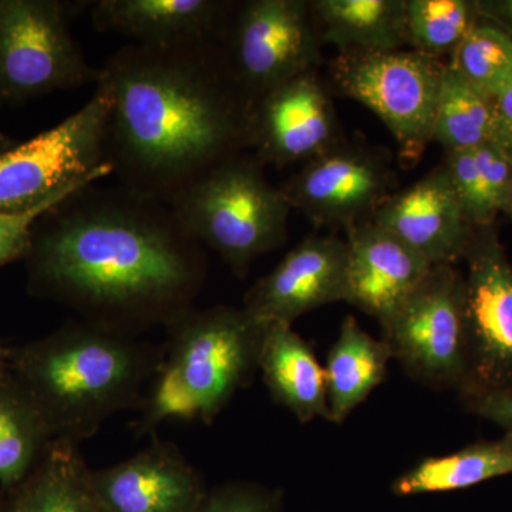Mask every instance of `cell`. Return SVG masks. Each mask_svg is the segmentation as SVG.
I'll return each mask as SVG.
<instances>
[{"label":"cell","instance_id":"obj_1","mask_svg":"<svg viewBox=\"0 0 512 512\" xmlns=\"http://www.w3.org/2000/svg\"><path fill=\"white\" fill-rule=\"evenodd\" d=\"M49 215L26 255L42 295L131 336L192 308L207 261L170 205L90 185Z\"/></svg>","mask_w":512,"mask_h":512},{"label":"cell","instance_id":"obj_2","mask_svg":"<svg viewBox=\"0 0 512 512\" xmlns=\"http://www.w3.org/2000/svg\"><path fill=\"white\" fill-rule=\"evenodd\" d=\"M109 87V157L123 188L170 205L251 147L254 99L221 42L121 47L101 67Z\"/></svg>","mask_w":512,"mask_h":512},{"label":"cell","instance_id":"obj_3","mask_svg":"<svg viewBox=\"0 0 512 512\" xmlns=\"http://www.w3.org/2000/svg\"><path fill=\"white\" fill-rule=\"evenodd\" d=\"M164 355L134 336L82 320L10 353V372L53 439L79 444L111 417L141 406Z\"/></svg>","mask_w":512,"mask_h":512},{"label":"cell","instance_id":"obj_4","mask_svg":"<svg viewBox=\"0 0 512 512\" xmlns=\"http://www.w3.org/2000/svg\"><path fill=\"white\" fill-rule=\"evenodd\" d=\"M170 207L190 237L217 252L239 276L284 244L292 211L284 191L266 178L264 164L242 153L215 165Z\"/></svg>","mask_w":512,"mask_h":512},{"label":"cell","instance_id":"obj_5","mask_svg":"<svg viewBox=\"0 0 512 512\" xmlns=\"http://www.w3.org/2000/svg\"><path fill=\"white\" fill-rule=\"evenodd\" d=\"M111 96L101 80L92 99L32 140L0 150V212L20 214L113 174L109 157Z\"/></svg>","mask_w":512,"mask_h":512},{"label":"cell","instance_id":"obj_6","mask_svg":"<svg viewBox=\"0 0 512 512\" xmlns=\"http://www.w3.org/2000/svg\"><path fill=\"white\" fill-rule=\"evenodd\" d=\"M380 328L407 375L431 389L461 393L468 373L464 278L453 265L433 266Z\"/></svg>","mask_w":512,"mask_h":512},{"label":"cell","instance_id":"obj_7","mask_svg":"<svg viewBox=\"0 0 512 512\" xmlns=\"http://www.w3.org/2000/svg\"><path fill=\"white\" fill-rule=\"evenodd\" d=\"M79 3L0 0V99L22 101L100 82L70 32Z\"/></svg>","mask_w":512,"mask_h":512},{"label":"cell","instance_id":"obj_8","mask_svg":"<svg viewBox=\"0 0 512 512\" xmlns=\"http://www.w3.org/2000/svg\"><path fill=\"white\" fill-rule=\"evenodd\" d=\"M444 67L416 50H353L335 57L330 77L340 93L373 111L412 158L433 143Z\"/></svg>","mask_w":512,"mask_h":512},{"label":"cell","instance_id":"obj_9","mask_svg":"<svg viewBox=\"0 0 512 512\" xmlns=\"http://www.w3.org/2000/svg\"><path fill=\"white\" fill-rule=\"evenodd\" d=\"M165 362L174 367L200 407L214 420L258 369L265 326L244 308H191L167 326Z\"/></svg>","mask_w":512,"mask_h":512},{"label":"cell","instance_id":"obj_10","mask_svg":"<svg viewBox=\"0 0 512 512\" xmlns=\"http://www.w3.org/2000/svg\"><path fill=\"white\" fill-rule=\"evenodd\" d=\"M229 67L256 99L320 62L319 36L305 0H251L229 18L221 40Z\"/></svg>","mask_w":512,"mask_h":512},{"label":"cell","instance_id":"obj_11","mask_svg":"<svg viewBox=\"0 0 512 512\" xmlns=\"http://www.w3.org/2000/svg\"><path fill=\"white\" fill-rule=\"evenodd\" d=\"M468 373L461 394L512 387V265L491 227L474 229L466 254Z\"/></svg>","mask_w":512,"mask_h":512},{"label":"cell","instance_id":"obj_12","mask_svg":"<svg viewBox=\"0 0 512 512\" xmlns=\"http://www.w3.org/2000/svg\"><path fill=\"white\" fill-rule=\"evenodd\" d=\"M393 174L370 148L340 143L305 163L284 188L292 210L319 227L348 229L370 220L392 190Z\"/></svg>","mask_w":512,"mask_h":512},{"label":"cell","instance_id":"obj_13","mask_svg":"<svg viewBox=\"0 0 512 512\" xmlns=\"http://www.w3.org/2000/svg\"><path fill=\"white\" fill-rule=\"evenodd\" d=\"M340 141L335 107L315 70L254 100L251 147L262 164L308 163Z\"/></svg>","mask_w":512,"mask_h":512},{"label":"cell","instance_id":"obj_14","mask_svg":"<svg viewBox=\"0 0 512 512\" xmlns=\"http://www.w3.org/2000/svg\"><path fill=\"white\" fill-rule=\"evenodd\" d=\"M348 298V249L336 235H311L259 279L244 299L261 325H291L325 305Z\"/></svg>","mask_w":512,"mask_h":512},{"label":"cell","instance_id":"obj_15","mask_svg":"<svg viewBox=\"0 0 512 512\" xmlns=\"http://www.w3.org/2000/svg\"><path fill=\"white\" fill-rule=\"evenodd\" d=\"M370 220L402 239L433 266L454 265L463 258L476 229L444 165L390 195Z\"/></svg>","mask_w":512,"mask_h":512},{"label":"cell","instance_id":"obj_16","mask_svg":"<svg viewBox=\"0 0 512 512\" xmlns=\"http://www.w3.org/2000/svg\"><path fill=\"white\" fill-rule=\"evenodd\" d=\"M92 484L107 512H195L207 498L194 467L161 441L116 466L92 471Z\"/></svg>","mask_w":512,"mask_h":512},{"label":"cell","instance_id":"obj_17","mask_svg":"<svg viewBox=\"0 0 512 512\" xmlns=\"http://www.w3.org/2000/svg\"><path fill=\"white\" fill-rule=\"evenodd\" d=\"M346 303L383 322L426 278L433 265L402 239L367 220L346 229Z\"/></svg>","mask_w":512,"mask_h":512},{"label":"cell","instance_id":"obj_18","mask_svg":"<svg viewBox=\"0 0 512 512\" xmlns=\"http://www.w3.org/2000/svg\"><path fill=\"white\" fill-rule=\"evenodd\" d=\"M232 3L221 0H100L92 8L100 32L133 45L171 47L221 42Z\"/></svg>","mask_w":512,"mask_h":512},{"label":"cell","instance_id":"obj_19","mask_svg":"<svg viewBox=\"0 0 512 512\" xmlns=\"http://www.w3.org/2000/svg\"><path fill=\"white\" fill-rule=\"evenodd\" d=\"M258 369L272 397L296 419H329L325 369L291 325L265 326Z\"/></svg>","mask_w":512,"mask_h":512},{"label":"cell","instance_id":"obj_20","mask_svg":"<svg viewBox=\"0 0 512 512\" xmlns=\"http://www.w3.org/2000/svg\"><path fill=\"white\" fill-rule=\"evenodd\" d=\"M313 25L342 52H390L407 45L406 0H313Z\"/></svg>","mask_w":512,"mask_h":512},{"label":"cell","instance_id":"obj_21","mask_svg":"<svg viewBox=\"0 0 512 512\" xmlns=\"http://www.w3.org/2000/svg\"><path fill=\"white\" fill-rule=\"evenodd\" d=\"M392 360L382 339L373 338L355 316H346L329 350L325 369L329 421L343 423L383 382Z\"/></svg>","mask_w":512,"mask_h":512},{"label":"cell","instance_id":"obj_22","mask_svg":"<svg viewBox=\"0 0 512 512\" xmlns=\"http://www.w3.org/2000/svg\"><path fill=\"white\" fill-rule=\"evenodd\" d=\"M10 512H107L94 493L77 444L55 440Z\"/></svg>","mask_w":512,"mask_h":512},{"label":"cell","instance_id":"obj_23","mask_svg":"<svg viewBox=\"0 0 512 512\" xmlns=\"http://www.w3.org/2000/svg\"><path fill=\"white\" fill-rule=\"evenodd\" d=\"M512 474V439L478 443L447 456L430 457L397 478L394 494L446 493Z\"/></svg>","mask_w":512,"mask_h":512},{"label":"cell","instance_id":"obj_24","mask_svg":"<svg viewBox=\"0 0 512 512\" xmlns=\"http://www.w3.org/2000/svg\"><path fill=\"white\" fill-rule=\"evenodd\" d=\"M53 441L36 403L6 370L0 375V484L8 487L29 477Z\"/></svg>","mask_w":512,"mask_h":512},{"label":"cell","instance_id":"obj_25","mask_svg":"<svg viewBox=\"0 0 512 512\" xmlns=\"http://www.w3.org/2000/svg\"><path fill=\"white\" fill-rule=\"evenodd\" d=\"M493 107L490 97L478 92L446 63L441 77L433 141L446 153L474 150L491 143Z\"/></svg>","mask_w":512,"mask_h":512},{"label":"cell","instance_id":"obj_26","mask_svg":"<svg viewBox=\"0 0 512 512\" xmlns=\"http://www.w3.org/2000/svg\"><path fill=\"white\" fill-rule=\"evenodd\" d=\"M477 3L406 0L407 45L423 55H451L478 22Z\"/></svg>","mask_w":512,"mask_h":512},{"label":"cell","instance_id":"obj_27","mask_svg":"<svg viewBox=\"0 0 512 512\" xmlns=\"http://www.w3.org/2000/svg\"><path fill=\"white\" fill-rule=\"evenodd\" d=\"M447 64L474 89L491 97L512 77V36L490 23L477 22Z\"/></svg>","mask_w":512,"mask_h":512},{"label":"cell","instance_id":"obj_28","mask_svg":"<svg viewBox=\"0 0 512 512\" xmlns=\"http://www.w3.org/2000/svg\"><path fill=\"white\" fill-rule=\"evenodd\" d=\"M143 416L138 429L147 433L164 421L201 420L200 407L170 363L161 362L144 394Z\"/></svg>","mask_w":512,"mask_h":512},{"label":"cell","instance_id":"obj_29","mask_svg":"<svg viewBox=\"0 0 512 512\" xmlns=\"http://www.w3.org/2000/svg\"><path fill=\"white\" fill-rule=\"evenodd\" d=\"M94 185V184H93ZM90 185L70 188L49 198L43 204L37 205L33 210L20 212V214H6L0 212V268L28 255L32 245L33 231L40 218L55 210L64 201L69 200L76 192L89 188Z\"/></svg>","mask_w":512,"mask_h":512},{"label":"cell","instance_id":"obj_30","mask_svg":"<svg viewBox=\"0 0 512 512\" xmlns=\"http://www.w3.org/2000/svg\"><path fill=\"white\" fill-rule=\"evenodd\" d=\"M474 157L480 180L481 227H491L512 181V163L491 143L474 148Z\"/></svg>","mask_w":512,"mask_h":512},{"label":"cell","instance_id":"obj_31","mask_svg":"<svg viewBox=\"0 0 512 512\" xmlns=\"http://www.w3.org/2000/svg\"><path fill=\"white\" fill-rule=\"evenodd\" d=\"M446 167L451 184L456 190L468 220L476 228L481 227L480 180L474 150H456L446 153Z\"/></svg>","mask_w":512,"mask_h":512},{"label":"cell","instance_id":"obj_32","mask_svg":"<svg viewBox=\"0 0 512 512\" xmlns=\"http://www.w3.org/2000/svg\"><path fill=\"white\" fill-rule=\"evenodd\" d=\"M474 413L504 429L512 439V387L464 396Z\"/></svg>","mask_w":512,"mask_h":512},{"label":"cell","instance_id":"obj_33","mask_svg":"<svg viewBox=\"0 0 512 512\" xmlns=\"http://www.w3.org/2000/svg\"><path fill=\"white\" fill-rule=\"evenodd\" d=\"M195 512H269V505L251 488L234 487L205 498Z\"/></svg>","mask_w":512,"mask_h":512},{"label":"cell","instance_id":"obj_34","mask_svg":"<svg viewBox=\"0 0 512 512\" xmlns=\"http://www.w3.org/2000/svg\"><path fill=\"white\" fill-rule=\"evenodd\" d=\"M493 107L494 144L512 163V77L490 97Z\"/></svg>","mask_w":512,"mask_h":512},{"label":"cell","instance_id":"obj_35","mask_svg":"<svg viewBox=\"0 0 512 512\" xmlns=\"http://www.w3.org/2000/svg\"><path fill=\"white\" fill-rule=\"evenodd\" d=\"M478 10L488 18L500 20L512 30V0H495V2L477 3Z\"/></svg>","mask_w":512,"mask_h":512},{"label":"cell","instance_id":"obj_36","mask_svg":"<svg viewBox=\"0 0 512 512\" xmlns=\"http://www.w3.org/2000/svg\"><path fill=\"white\" fill-rule=\"evenodd\" d=\"M10 365V352L0 345V375L9 370Z\"/></svg>","mask_w":512,"mask_h":512},{"label":"cell","instance_id":"obj_37","mask_svg":"<svg viewBox=\"0 0 512 512\" xmlns=\"http://www.w3.org/2000/svg\"><path fill=\"white\" fill-rule=\"evenodd\" d=\"M501 211L505 212V214H507L508 217H510L512 220V181L510 187H508L507 195H505V200Z\"/></svg>","mask_w":512,"mask_h":512},{"label":"cell","instance_id":"obj_38","mask_svg":"<svg viewBox=\"0 0 512 512\" xmlns=\"http://www.w3.org/2000/svg\"><path fill=\"white\" fill-rule=\"evenodd\" d=\"M12 146L8 137L0 131V150H5V148H9Z\"/></svg>","mask_w":512,"mask_h":512}]
</instances>
